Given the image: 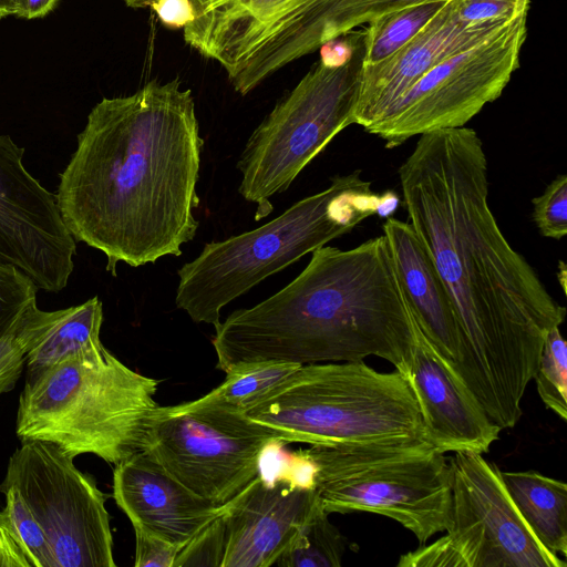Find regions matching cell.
Wrapping results in <instances>:
<instances>
[{
	"instance_id": "cell-1",
	"label": "cell",
	"mask_w": 567,
	"mask_h": 567,
	"mask_svg": "<svg viewBox=\"0 0 567 567\" xmlns=\"http://www.w3.org/2000/svg\"><path fill=\"white\" fill-rule=\"evenodd\" d=\"M403 205L463 337L457 379L503 429L519 421L548 331L566 316L488 206L487 158L468 127L420 135L399 168Z\"/></svg>"
},
{
	"instance_id": "cell-2",
	"label": "cell",
	"mask_w": 567,
	"mask_h": 567,
	"mask_svg": "<svg viewBox=\"0 0 567 567\" xmlns=\"http://www.w3.org/2000/svg\"><path fill=\"white\" fill-rule=\"evenodd\" d=\"M204 140L189 89L152 80L91 110L60 174L56 205L75 241L102 251L106 270L181 256L199 223Z\"/></svg>"
},
{
	"instance_id": "cell-3",
	"label": "cell",
	"mask_w": 567,
	"mask_h": 567,
	"mask_svg": "<svg viewBox=\"0 0 567 567\" xmlns=\"http://www.w3.org/2000/svg\"><path fill=\"white\" fill-rule=\"evenodd\" d=\"M420 326L384 235L342 250L322 246L279 291L215 326L225 373L265 361L298 364L382 358L408 375Z\"/></svg>"
},
{
	"instance_id": "cell-4",
	"label": "cell",
	"mask_w": 567,
	"mask_h": 567,
	"mask_svg": "<svg viewBox=\"0 0 567 567\" xmlns=\"http://www.w3.org/2000/svg\"><path fill=\"white\" fill-rule=\"evenodd\" d=\"M381 195L360 171L336 175L326 189L307 196L265 225L207 243L178 270L175 305L196 323L214 327L221 309L302 256L350 233L375 215Z\"/></svg>"
},
{
	"instance_id": "cell-5",
	"label": "cell",
	"mask_w": 567,
	"mask_h": 567,
	"mask_svg": "<svg viewBox=\"0 0 567 567\" xmlns=\"http://www.w3.org/2000/svg\"><path fill=\"white\" fill-rule=\"evenodd\" d=\"M241 412L279 444L341 447L426 440L406 377L398 370L378 372L363 361L303 364Z\"/></svg>"
},
{
	"instance_id": "cell-6",
	"label": "cell",
	"mask_w": 567,
	"mask_h": 567,
	"mask_svg": "<svg viewBox=\"0 0 567 567\" xmlns=\"http://www.w3.org/2000/svg\"><path fill=\"white\" fill-rule=\"evenodd\" d=\"M159 381L121 362L104 346L27 374L17 436L56 445L74 458L94 454L116 465L141 451Z\"/></svg>"
},
{
	"instance_id": "cell-7",
	"label": "cell",
	"mask_w": 567,
	"mask_h": 567,
	"mask_svg": "<svg viewBox=\"0 0 567 567\" xmlns=\"http://www.w3.org/2000/svg\"><path fill=\"white\" fill-rule=\"evenodd\" d=\"M323 44L320 60L252 131L237 161L238 193L256 204L255 220L274 210L271 197L342 130L355 124L364 60V31Z\"/></svg>"
},
{
	"instance_id": "cell-8",
	"label": "cell",
	"mask_w": 567,
	"mask_h": 567,
	"mask_svg": "<svg viewBox=\"0 0 567 567\" xmlns=\"http://www.w3.org/2000/svg\"><path fill=\"white\" fill-rule=\"evenodd\" d=\"M322 509L369 512L400 523L420 545L445 532L450 461L426 440L362 446H315L298 454Z\"/></svg>"
},
{
	"instance_id": "cell-9",
	"label": "cell",
	"mask_w": 567,
	"mask_h": 567,
	"mask_svg": "<svg viewBox=\"0 0 567 567\" xmlns=\"http://www.w3.org/2000/svg\"><path fill=\"white\" fill-rule=\"evenodd\" d=\"M275 435L241 411L203 396L156 406L141 451L188 489L221 506L260 473Z\"/></svg>"
},
{
	"instance_id": "cell-10",
	"label": "cell",
	"mask_w": 567,
	"mask_h": 567,
	"mask_svg": "<svg viewBox=\"0 0 567 567\" xmlns=\"http://www.w3.org/2000/svg\"><path fill=\"white\" fill-rule=\"evenodd\" d=\"M450 460L446 534L400 557V567H566L532 533L514 505L502 471L481 453Z\"/></svg>"
},
{
	"instance_id": "cell-11",
	"label": "cell",
	"mask_w": 567,
	"mask_h": 567,
	"mask_svg": "<svg viewBox=\"0 0 567 567\" xmlns=\"http://www.w3.org/2000/svg\"><path fill=\"white\" fill-rule=\"evenodd\" d=\"M528 9L523 7L491 35L431 69L367 132L394 148L416 135L464 126L499 97L518 69Z\"/></svg>"
},
{
	"instance_id": "cell-12",
	"label": "cell",
	"mask_w": 567,
	"mask_h": 567,
	"mask_svg": "<svg viewBox=\"0 0 567 567\" xmlns=\"http://www.w3.org/2000/svg\"><path fill=\"white\" fill-rule=\"evenodd\" d=\"M72 457L43 441H22L0 489L16 487L43 527L56 567H115L107 495Z\"/></svg>"
},
{
	"instance_id": "cell-13",
	"label": "cell",
	"mask_w": 567,
	"mask_h": 567,
	"mask_svg": "<svg viewBox=\"0 0 567 567\" xmlns=\"http://www.w3.org/2000/svg\"><path fill=\"white\" fill-rule=\"evenodd\" d=\"M24 152L0 135V264L18 268L39 290L59 292L74 269L75 240L55 194L24 167Z\"/></svg>"
},
{
	"instance_id": "cell-14",
	"label": "cell",
	"mask_w": 567,
	"mask_h": 567,
	"mask_svg": "<svg viewBox=\"0 0 567 567\" xmlns=\"http://www.w3.org/2000/svg\"><path fill=\"white\" fill-rule=\"evenodd\" d=\"M423 1L303 0L261 29L224 64L234 90L247 95L277 71L374 18Z\"/></svg>"
},
{
	"instance_id": "cell-15",
	"label": "cell",
	"mask_w": 567,
	"mask_h": 567,
	"mask_svg": "<svg viewBox=\"0 0 567 567\" xmlns=\"http://www.w3.org/2000/svg\"><path fill=\"white\" fill-rule=\"evenodd\" d=\"M311 486L261 472L223 505L225 551L220 567H270L318 507Z\"/></svg>"
},
{
	"instance_id": "cell-16",
	"label": "cell",
	"mask_w": 567,
	"mask_h": 567,
	"mask_svg": "<svg viewBox=\"0 0 567 567\" xmlns=\"http://www.w3.org/2000/svg\"><path fill=\"white\" fill-rule=\"evenodd\" d=\"M509 20L470 24L461 19L458 0H446L404 47L378 64L363 66L355 124L367 131L382 120L393 104L431 69L482 41Z\"/></svg>"
},
{
	"instance_id": "cell-17",
	"label": "cell",
	"mask_w": 567,
	"mask_h": 567,
	"mask_svg": "<svg viewBox=\"0 0 567 567\" xmlns=\"http://www.w3.org/2000/svg\"><path fill=\"white\" fill-rule=\"evenodd\" d=\"M113 497L140 527L179 548L223 512L198 496L143 451L117 463L113 471Z\"/></svg>"
},
{
	"instance_id": "cell-18",
	"label": "cell",
	"mask_w": 567,
	"mask_h": 567,
	"mask_svg": "<svg viewBox=\"0 0 567 567\" xmlns=\"http://www.w3.org/2000/svg\"><path fill=\"white\" fill-rule=\"evenodd\" d=\"M406 379L414 393L426 440L445 452H488L502 431L456 378L427 340L417 331Z\"/></svg>"
},
{
	"instance_id": "cell-19",
	"label": "cell",
	"mask_w": 567,
	"mask_h": 567,
	"mask_svg": "<svg viewBox=\"0 0 567 567\" xmlns=\"http://www.w3.org/2000/svg\"><path fill=\"white\" fill-rule=\"evenodd\" d=\"M382 229L417 324L457 378L463 354L462 331L452 299L427 249L409 223L388 217Z\"/></svg>"
},
{
	"instance_id": "cell-20",
	"label": "cell",
	"mask_w": 567,
	"mask_h": 567,
	"mask_svg": "<svg viewBox=\"0 0 567 567\" xmlns=\"http://www.w3.org/2000/svg\"><path fill=\"white\" fill-rule=\"evenodd\" d=\"M302 0H192L195 19L183 29L187 45L221 65L251 37Z\"/></svg>"
},
{
	"instance_id": "cell-21",
	"label": "cell",
	"mask_w": 567,
	"mask_h": 567,
	"mask_svg": "<svg viewBox=\"0 0 567 567\" xmlns=\"http://www.w3.org/2000/svg\"><path fill=\"white\" fill-rule=\"evenodd\" d=\"M102 322L103 306L97 297L55 311L32 307L25 318L27 374L103 347L100 339Z\"/></svg>"
},
{
	"instance_id": "cell-22",
	"label": "cell",
	"mask_w": 567,
	"mask_h": 567,
	"mask_svg": "<svg viewBox=\"0 0 567 567\" xmlns=\"http://www.w3.org/2000/svg\"><path fill=\"white\" fill-rule=\"evenodd\" d=\"M519 515L550 553H567V485L536 471L502 472Z\"/></svg>"
},
{
	"instance_id": "cell-23",
	"label": "cell",
	"mask_w": 567,
	"mask_h": 567,
	"mask_svg": "<svg viewBox=\"0 0 567 567\" xmlns=\"http://www.w3.org/2000/svg\"><path fill=\"white\" fill-rule=\"evenodd\" d=\"M445 1H423L406 6L367 23L363 29V66L378 64L393 55L429 23Z\"/></svg>"
},
{
	"instance_id": "cell-24",
	"label": "cell",
	"mask_w": 567,
	"mask_h": 567,
	"mask_svg": "<svg viewBox=\"0 0 567 567\" xmlns=\"http://www.w3.org/2000/svg\"><path fill=\"white\" fill-rule=\"evenodd\" d=\"M320 504L276 563L279 567H339L347 540Z\"/></svg>"
},
{
	"instance_id": "cell-25",
	"label": "cell",
	"mask_w": 567,
	"mask_h": 567,
	"mask_svg": "<svg viewBox=\"0 0 567 567\" xmlns=\"http://www.w3.org/2000/svg\"><path fill=\"white\" fill-rule=\"evenodd\" d=\"M300 367L280 361L244 365L226 373L225 381L203 398L243 411Z\"/></svg>"
},
{
	"instance_id": "cell-26",
	"label": "cell",
	"mask_w": 567,
	"mask_h": 567,
	"mask_svg": "<svg viewBox=\"0 0 567 567\" xmlns=\"http://www.w3.org/2000/svg\"><path fill=\"white\" fill-rule=\"evenodd\" d=\"M537 392L547 409L567 419V343L559 327L548 331L534 375Z\"/></svg>"
},
{
	"instance_id": "cell-27",
	"label": "cell",
	"mask_w": 567,
	"mask_h": 567,
	"mask_svg": "<svg viewBox=\"0 0 567 567\" xmlns=\"http://www.w3.org/2000/svg\"><path fill=\"white\" fill-rule=\"evenodd\" d=\"M3 511L31 567H56L47 534L16 487L1 488Z\"/></svg>"
},
{
	"instance_id": "cell-28",
	"label": "cell",
	"mask_w": 567,
	"mask_h": 567,
	"mask_svg": "<svg viewBox=\"0 0 567 567\" xmlns=\"http://www.w3.org/2000/svg\"><path fill=\"white\" fill-rule=\"evenodd\" d=\"M38 287L18 268L0 264V339L37 305Z\"/></svg>"
},
{
	"instance_id": "cell-29",
	"label": "cell",
	"mask_w": 567,
	"mask_h": 567,
	"mask_svg": "<svg viewBox=\"0 0 567 567\" xmlns=\"http://www.w3.org/2000/svg\"><path fill=\"white\" fill-rule=\"evenodd\" d=\"M532 204V219L542 236L559 240L567 235L566 174L557 175Z\"/></svg>"
},
{
	"instance_id": "cell-30",
	"label": "cell",
	"mask_w": 567,
	"mask_h": 567,
	"mask_svg": "<svg viewBox=\"0 0 567 567\" xmlns=\"http://www.w3.org/2000/svg\"><path fill=\"white\" fill-rule=\"evenodd\" d=\"M225 551V523L221 514L182 547L173 567H220Z\"/></svg>"
},
{
	"instance_id": "cell-31",
	"label": "cell",
	"mask_w": 567,
	"mask_h": 567,
	"mask_svg": "<svg viewBox=\"0 0 567 567\" xmlns=\"http://www.w3.org/2000/svg\"><path fill=\"white\" fill-rule=\"evenodd\" d=\"M27 315L13 331L0 339V394L13 390L25 364Z\"/></svg>"
},
{
	"instance_id": "cell-32",
	"label": "cell",
	"mask_w": 567,
	"mask_h": 567,
	"mask_svg": "<svg viewBox=\"0 0 567 567\" xmlns=\"http://www.w3.org/2000/svg\"><path fill=\"white\" fill-rule=\"evenodd\" d=\"M135 530V567H173L179 547L140 528Z\"/></svg>"
},
{
	"instance_id": "cell-33",
	"label": "cell",
	"mask_w": 567,
	"mask_h": 567,
	"mask_svg": "<svg viewBox=\"0 0 567 567\" xmlns=\"http://www.w3.org/2000/svg\"><path fill=\"white\" fill-rule=\"evenodd\" d=\"M150 8L158 20L169 29H184L195 19L192 0H155Z\"/></svg>"
},
{
	"instance_id": "cell-34",
	"label": "cell",
	"mask_w": 567,
	"mask_h": 567,
	"mask_svg": "<svg viewBox=\"0 0 567 567\" xmlns=\"http://www.w3.org/2000/svg\"><path fill=\"white\" fill-rule=\"evenodd\" d=\"M0 567H31L4 511L0 512Z\"/></svg>"
},
{
	"instance_id": "cell-35",
	"label": "cell",
	"mask_w": 567,
	"mask_h": 567,
	"mask_svg": "<svg viewBox=\"0 0 567 567\" xmlns=\"http://www.w3.org/2000/svg\"><path fill=\"white\" fill-rule=\"evenodd\" d=\"M60 0H16V17L32 20L49 14Z\"/></svg>"
},
{
	"instance_id": "cell-36",
	"label": "cell",
	"mask_w": 567,
	"mask_h": 567,
	"mask_svg": "<svg viewBox=\"0 0 567 567\" xmlns=\"http://www.w3.org/2000/svg\"><path fill=\"white\" fill-rule=\"evenodd\" d=\"M399 204V198L392 192H385L381 195V202L377 214L381 217H391Z\"/></svg>"
},
{
	"instance_id": "cell-37",
	"label": "cell",
	"mask_w": 567,
	"mask_h": 567,
	"mask_svg": "<svg viewBox=\"0 0 567 567\" xmlns=\"http://www.w3.org/2000/svg\"><path fill=\"white\" fill-rule=\"evenodd\" d=\"M16 14V0H0V19Z\"/></svg>"
},
{
	"instance_id": "cell-38",
	"label": "cell",
	"mask_w": 567,
	"mask_h": 567,
	"mask_svg": "<svg viewBox=\"0 0 567 567\" xmlns=\"http://www.w3.org/2000/svg\"><path fill=\"white\" fill-rule=\"evenodd\" d=\"M124 3L132 8V9H143L147 8L154 2L155 0H123Z\"/></svg>"
},
{
	"instance_id": "cell-39",
	"label": "cell",
	"mask_w": 567,
	"mask_h": 567,
	"mask_svg": "<svg viewBox=\"0 0 567 567\" xmlns=\"http://www.w3.org/2000/svg\"><path fill=\"white\" fill-rule=\"evenodd\" d=\"M558 279H559V282H560V286L564 290V292H566V265L564 264L563 260L559 261V268H558Z\"/></svg>"
}]
</instances>
